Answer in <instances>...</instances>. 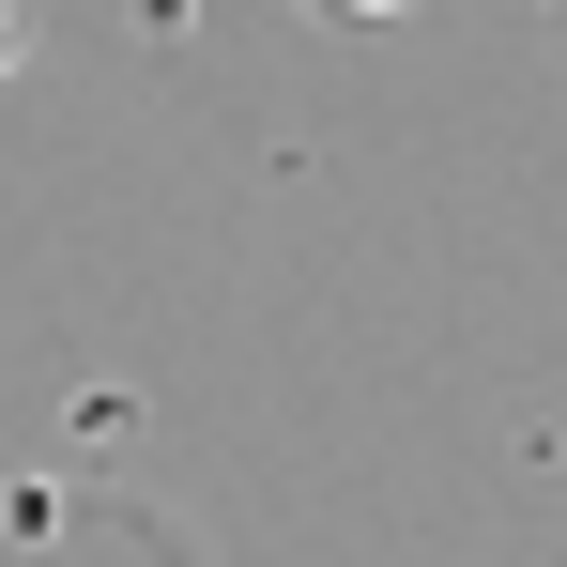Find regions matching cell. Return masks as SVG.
<instances>
[{"label": "cell", "instance_id": "1", "mask_svg": "<svg viewBox=\"0 0 567 567\" xmlns=\"http://www.w3.org/2000/svg\"><path fill=\"white\" fill-rule=\"evenodd\" d=\"M322 16H399V0H322Z\"/></svg>", "mask_w": 567, "mask_h": 567}, {"label": "cell", "instance_id": "2", "mask_svg": "<svg viewBox=\"0 0 567 567\" xmlns=\"http://www.w3.org/2000/svg\"><path fill=\"white\" fill-rule=\"evenodd\" d=\"M0 47H16V16H0Z\"/></svg>", "mask_w": 567, "mask_h": 567}]
</instances>
